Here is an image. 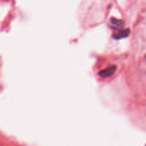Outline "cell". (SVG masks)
Masks as SVG:
<instances>
[{
	"mask_svg": "<svg viewBox=\"0 0 146 146\" xmlns=\"http://www.w3.org/2000/svg\"><path fill=\"white\" fill-rule=\"evenodd\" d=\"M117 70V66H111L108 67V68H105L104 70H102L98 73V76L102 78H107V77H110L115 74V72Z\"/></svg>",
	"mask_w": 146,
	"mask_h": 146,
	"instance_id": "1",
	"label": "cell"
},
{
	"mask_svg": "<svg viewBox=\"0 0 146 146\" xmlns=\"http://www.w3.org/2000/svg\"><path fill=\"white\" fill-rule=\"evenodd\" d=\"M130 29H122L120 30V31L117 33L116 34H115L113 36V38L115 39H120V38H126L129 36L130 34Z\"/></svg>",
	"mask_w": 146,
	"mask_h": 146,
	"instance_id": "2",
	"label": "cell"
},
{
	"mask_svg": "<svg viewBox=\"0 0 146 146\" xmlns=\"http://www.w3.org/2000/svg\"><path fill=\"white\" fill-rule=\"evenodd\" d=\"M110 23H111V24H113V26H114L115 27L118 29L123 28L125 26L124 21L120 19H117L114 18V17H112L110 19Z\"/></svg>",
	"mask_w": 146,
	"mask_h": 146,
	"instance_id": "3",
	"label": "cell"
},
{
	"mask_svg": "<svg viewBox=\"0 0 146 146\" xmlns=\"http://www.w3.org/2000/svg\"><path fill=\"white\" fill-rule=\"evenodd\" d=\"M145 146H146V145H145Z\"/></svg>",
	"mask_w": 146,
	"mask_h": 146,
	"instance_id": "4",
	"label": "cell"
}]
</instances>
